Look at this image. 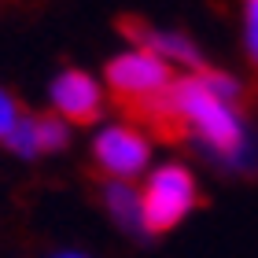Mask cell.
<instances>
[{
	"instance_id": "6da1fadb",
	"label": "cell",
	"mask_w": 258,
	"mask_h": 258,
	"mask_svg": "<svg viewBox=\"0 0 258 258\" xmlns=\"http://www.w3.org/2000/svg\"><path fill=\"white\" fill-rule=\"evenodd\" d=\"M166 96L181 111L188 133H196L225 166H243L247 162L251 148H247V133H243V122H240L236 107L199 70L192 78H173Z\"/></svg>"
},
{
	"instance_id": "7a4b0ae2",
	"label": "cell",
	"mask_w": 258,
	"mask_h": 258,
	"mask_svg": "<svg viewBox=\"0 0 258 258\" xmlns=\"http://www.w3.org/2000/svg\"><path fill=\"white\" fill-rule=\"evenodd\" d=\"M144 225L151 232H166L196 207V181L184 166H162L144 184Z\"/></svg>"
},
{
	"instance_id": "3957f363",
	"label": "cell",
	"mask_w": 258,
	"mask_h": 258,
	"mask_svg": "<svg viewBox=\"0 0 258 258\" xmlns=\"http://www.w3.org/2000/svg\"><path fill=\"white\" fill-rule=\"evenodd\" d=\"M170 81H173L170 63L162 59L159 52H151V48L122 52V55H114L107 63V85L114 89V96H118L125 107L137 103V100H148V96H155V92H162Z\"/></svg>"
},
{
	"instance_id": "277c9868",
	"label": "cell",
	"mask_w": 258,
	"mask_h": 258,
	"mask_svg": "<svg viewBox=\"0 0 258 258\" xmlns=\"http://www.w3.org/2000/svg\"><path fill=\"white\" fill-rule=\"evenodd\" d=\"M92 155L103 170L111 173V177H137V173H144L148 159H151V148H148V137L140 133L133 125H111L103 129L96 137V144H92Z\"/></svg>"
},
{
	"instance_id": "5b68a950",
	"label": "cell",
	"mask_w": 258,
	"mask_h": 258,
	"mask_svg": "<svg viewBox=\"0 0 258 258\" xmlns=\"http://www.w3.org/2000/svg\"><path fill=\"white\" fill-rule=\"evenodd\" d=\"M52 107L74 125H92L103 114V92L85 70H63L52 81Z\"/></svg>"
},
{
	"instance_id": "8992f818",
	"label": "cell",
	"mask_w": 258,
	"mask_h": 258,
	"mask_svg": "<svg viewBox=\"0 0 258 258\" xmlns=\"http://www.w3.org/2000/svg\"><path fill=\"white\" fill-rule=\"evenodd\" d=\"M122 30L140 44V48L159 52L162 59L181 63V67H192V70H203V55H199V48H196L188 37H181V33L155 30V26H144V22H122Z\"/></svg>"
},
{
	"instance_id": "52a82bcc",
	"label": "cell",
	"mask_w": 258,
	"mask_h": 258,
	"mask_svg": "<svg viewBox=\"0 0 258 258\" xmlns=\"http://www.w3.org/2000/svg\"><path fill=\"white\" fill-rule=\"evenodd\" d=\"M107 196V210H111V218L118 221V225L125 232H133V236H148V225H144V203H140V192L137 188H129L125 177H114L107 188H103Z\"/></svg>"
},
{
	"instance_id": "ba28073f",
	"label": "cell",
	"mask_w": 258,
	"mask_h": 258,
	"mask_svg": "<svg viewBox=\"0 0 258 258\" xmlns=\"http://www.w3.org/2000/svg\"><path fill=\"white\" fill-rule=\"evenodd\" d=\"M4 140H8V148L15 151V155L37 159L41 151H44V148H41V118H19Z\"/></svg>"
},
{
	"instance_id": "9c48e42d",
	"label": "cell",
	"mask_w": 258,
	"mask_h": 258,
	"mask_svg": "<svg viewBox=\"0 0 258 258\" xmlns=\"http://www.w3.org/2000/svg\"><path fill=\"white\" fill-rule=\"evenodd\" d=\"M70 140V129H67V118H41V148L44 151H63Z\"/></svg>"
},
{
	"instance_id": "30bf717a",
	"label": "cell",
	"mask_w": 258,
	"mask_h": 258,
	"mask_svg": "<svg viewBox=\"0 0 258 258\" xmlns=\"http://www.w3.org/2000/svg\"><path fill=\"white\" fill-rule=\"evenodd\" d=\"M19 122V111H15V100L8 96L4 89H0V137H8L11 133V125Z\"/></svg>"
},
{
	"instance_id": "8fae6325",
	"label": "cell",
	"mask_w": 258,
	"mask_h": 258,
	"mask_svg": "<svg viewBox=\"0 0 258 258\" xmlns=\"http://www.w3.org/2000/svg\"><path fill=\"white\" fill-rule=\"evenodd\" d=\"M247 48L258 63V0H247Z\"/></svg>"
}]
</instances>
